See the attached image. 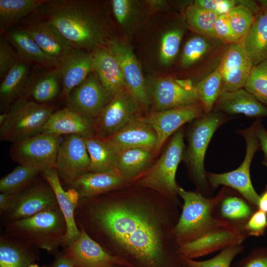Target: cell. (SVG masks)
Wrapping results in <instances>:
<instances>
[{"label": "cell", "instance_id": "cell-16", "mask_svg": "<svg viewBox=\"0 0 267 267\" xmlns=\"http://www.w3.org/2000/svg\"><path fill=\"white\" fill-rule=\"evenodd\" d=\"M79 237L61 251L64 256L77 267H114L122 265L117 258L108 254L84 230L79 229Z\"/></svg>", "mask_w": 267, "mask_h": 267}, {"label": "cell", "instance_id": "cell-53", "mask_svg": "<svg viewBox=\"0 0 267 267\" xmlns=\"http://www.w3.org/2000/svg\"><path fill=\"white\" fill-rule=\"evenodd\" d=\"M259 196L258 209L267 214V185L264 191Z\"/></svg>", "mask_w": 267, "mask_h": 267}, {"label": "cell", "instance_id": "cell-5", "mask_svg": "<svg viewBox=\"0 0 267 267\" xmlns=\"http://www.w3.org/2000/svg\"><path fill=\"white\" fill-rule=\"evenodd\" d=\"M53 105L41 104L23 96L8 109L0 126V140L16 143L42 133L51 114Z\"/></svg>", "mask_w": 267, "mask_h": 267}, {"label": "cell", "instance_id": "cell-26", "mask_svg": "<svg viewBox=\"0 0 267 267\" xmlns=\"http://www.w3.org/2000/svg\"><path fill=\"white\" fill-rule=\"evenodd\" d=\"M258 1L261 11L239 43L254 66L267 59V0Z\"/></svg>", "mask_w": 267, "mask_h": 267}, {"label": "cell", "instance_id": "cell-46", "mask_svg": "<svg viewBox=\"0 0 267 267\" xmlns=\"http://www.w3.org/2000/svg\"><path fill=\"white\" fill-rule=\"evenodd\" d=\"M215 32L216 38L222 42L229 44H239L240 39L233 31L227 17L226 14L219 15L215 24Z\"/></svg>", "mask_w": 267, "mask_h": 267}, {"label": "cell", "instance_id": "cell-51", "mask_svg": "<svg viewBox=\"0 0 267 267\" xmlns=\"http://www.w3.org/2000/svg\"><path fill=\"white\" fill-rule=\"evenodd\" d=\"M54 256L52 261L44 267H77L72 264L59 250L52 253Z\"/></svg>", "mask_w": 267, "mask_h": 267}, {"label": "cell", "instance_id": "cell-1", "mask_svg": "<svg viewBox=\"0 0 267 267\" xmlns=\"http://www.w3.org/2000/svg\"><path fill=\"white\" fill-rule=\"evenodd\" d=\"M181 204L134 182L79 199L75 219L127 267H184L175 235Z\"/></svg>", "mask_w": 267, "mask_h": 267}, {"label": "cell", "instance_id": "cell-47", "mask_svg": "<svg viewBox=\"0 0 267 267\" xmlns=\"http://www.w3.org/2000/svg\"><path fill=\"white\" fill-rule=\"evenodd\" d=\"M20 60L8 42L0 39V78L3 79L10 69Z\"/></svg>", "mask_w": 267, "mask_h": 267}, {"label": "cell", "instance_id": "cell-21", "mask_svg": "<svg viewBox=\"0 0 267 267\" xmlns=\"http://www.w3.org/2000/svg\"><path fill=\"white\" fill-rule=\"evenodd\" d=\"M58 61L57 68L62 84V96L67 99L72 90L83 83L93 69L92 55L74 48Z\"/></svg>", "mask_w": 267, "mask_h": 267}, {"label": "cell", "instance_id": "cell-29", "mask_svg": "<svg viewBox=\"0 0 267 267\" xmlns=\"http://www.w3.org/2000/svg\"><path fill=\"white\" fill-rule=\"evenodd\" d=\"M220 110L229 114H244L250 117L267 116V107L244 88L222 92L216 102Z\"/></svg>", "mask_w": 267, "mask_h": 267}, {"label": "cell", "instance_id": "cell-37", "mask_svg": "<svg viewBox=\"0 0 267 267\" xmlns=\"http://www.w3.org/2000/svg\"><path fill=\"white\" fill-rule=\"evenodd\" d=\"M61 77L57 68L44 74L31 86L28 94L33 101L41 104H46L53 99L59 90Z\"/></svg>", "mask_w": 267, "mask_h": 267}, {"label": "cell", "instance_id": "cell-30", "mask_svg": "<svg viewBox=\"0 0 267 267\" xmlns=\"http://www.w3.org/2000/svg\"><path fill=\"white\" fill-rule=\"evenodd\" d=\"M92 68L102 85L113 94L126 87L120 65L115 57L104 48H97L92 54Z\"/></svg>", "mask_w": 267, "mask_h": 267}, {"label": "cell", "instance_id": "cell-6", "mask_svg": "<svg viewBox=\"0 0 267 267\" xmlns=\"http://www.w3.org/2000/svg\"><path fill=\"white\" fill-rule=\"evenodd\" d=\"M184 146L183 132L179 129L171 138L161 156L134 181L135 183L180 203L178 198L179 186L176 182V174L183 156Z\"/></svg>", "mask_w": 267, "mask_h": 267}, {"label": "cell", "instance_id": "cell-13", "mask_svg": "<svg viewBox=\"0 0 267 267\" xmlns=\"http://www.w3.org/2000/svg\"><path fill=\"white\" fill-rule=\"evenodd\" d=\"M256 210L238 192L224 186L214 197L212 213L214 219L225 227L246 234L245 225Z\"/></svg>", "mask_w": 267, "mask_h": 267}, {"label": "cell", "instance_id": "cell-49", "mask_svg": "<svg viewBox=\"0 0 267 267\" xmlns=\"http://www.w3.org/2000/svg\"><path fill=\"white\" fill-rule=\"evenodd\" d=\"M237 3L234 0H197L194 5L215 12L219 15L226 14Z\"/></svg>", "mask_w": 267, "mask_h": 267}, {"label": "cell", "instance_id": "cell-50", "mask_svg": "<svg viewBox=\"0 0 267 267\" xmlns=\"http://www.w3.org/2000/svg\"><path fill=\"white\" fill-rule=\"evenodd\" d=\"M114 15L120 24L128 20L131 11V2L128 0H113L112 1Z\"/></svg>", "mask_w": 267, "mask_h": 267}, {"label": "cell", "instance_id": "cell-2", "mask_svg": "<svg viewBox=\"0 0 267 267\" xmlns=\"http://www.w3.org/2000/svg\"><path fill=\"white\" fill-rule=\"evenodd\" d=\"M50 22L77 49L93 47L103 42L98 22L82 1L47 0L41 8Z\"/></svg>", "mask_w": 267, "mask_h": 267}, {"label": "cell", "instance_id": "cell-23", "mask_svg": "<svg viewBox=\"0 0 267 267\" xmlns=\"http://www.w3.org/2000/svg\"><path fill=\"white\" fill-rule=\"evenodd\" d=\"M104 138L117 153L133 148H146L154 152L157 140L153 129L139 118Z\"/></svg>", "mask_w": 267, "mask_h": 267}, {"label": "cell", "instance_id": "cell-40", "mask_svg": "<svg viewBox=\"0 0 267 267\" xmlns=\"http://www.w3.org/2000/svg\"><path fill=\"white\" fill-rule=\"evenodd\" d=\"M244 89L267 107V59L253 67Z\"/></svg>", "mask_w": 267, "mask_h": 267}, {"label": "cell", "instance_id": "cell-11", "mask_svg": "<svg viewBox=\"0 0 267 267\" xmlns=\"http://www.w3.org/2000/svg\"><path fill=\"white\" fill-rule=\"evenodd\" d=\"M136 101L129 90L122 89L115 93L94 120L96 136H110L138 118Z\"/></svg>", "mask_w": 267, "mask_h": 267}, {"label": "cell", "instance_id": "cell-14", "mask_svg": "<svg viewBox=\"0 0 267 267\" xmlns=\"http://www.w3.org/2000/svg\"><path fill=\"white\" fill-rule=\"evenodd\" d=\"M113 95L102 85L98 77L90 74L71 92L66 99L67 107L94 120Z\"/></svg>", "mask_w": 267, "mask_h": 267}, {"label": "cell", "instance_id": "cell-33", "mask_svg": "<svg viewBox=\"0 0 267 267\" xmlns=\"http://www.w3.org/2000/svg\"><path fill=\"white\" fill-rule=\"evenodd\" d=\"M20 60L35 62L45 67L57 68L58 59L44 52L31 35L24 29H14L8 34Z\"/></svg>", "mask_w": 267, "mask_h": 267}, {"label": "cell", "instance_id": "cell-34", "mask_svg": "<svg viewBox=\"0 0 267 267\" xmlns=\"http://www.w3.org/2000/svg\"><path fill=\"white\" fill-rule=\"evenodd\" d=\"M90 158L89 172L99 173L114 170L117 153L104 138H84Z\"/></svg>", "mask_w": 267, "mask_h": 267}, {"label": "cell", "instance_id": "cell-45", "mask_svg": "<svg viewBox=\"0 0 267 267\" xmlns=\"http://www.w3.org/2000/svg\"><path fill=\"white\" fill-rule=\"evenodd\" d=\"M244 230L248 237L264 236L267 230V214L256 210L246 222Z\"/></svg>", "mask_w": 267, "mask_h": 267}, {"label": "cell", "instance_id": "cell-8", "mask_svg": "<svg viewBox=\"0 0 267 267\" xmlns=\"http://www.w3.org/2000/svg\"><path fill=\"white\" fill-rule=\"evenodd\" d=\"M225 121L221 115L209 113L193 123L188 134L186 160L198 192L204 196L209 186L204 168V158L211 139Z\"/></svg>", "mask_w": 267, "mask_h": 267}, {"label": "cell", "instance_id": "cell-31", "mask_svg": "<svg viewBox=\"0 0 267 267\" xmlns=\"http://www.w3.org/2000/svg\"><path fill=\"white\" fill-rule=\"evenodd\" d=\"M154 152L143 148H133L119 152L114 170L129 183L136 181L149 168Z\"/></svg>", "mask_w": 267, "mask_h": 267}, {"label": "cell", "instance_id": "cell-38", "mask_svg": "<svg viewBox=\"0 0 267 267\" xmlns=\"http://www.w3.org/2000/svg\"><path fill=\"white\" fill-rule=\"evenodd\" d=\"M185 16L187 23L192 30L204 38H216L215 24L218 14L195 5L187 7Z\"/></svg>", "mask_w": 267, "mask_h": 267}, {"label": "cell", "instance_id": "cell-43", "mask_svg": "<svg viewBox=\"0 0 267 267\" xmlns=\"http://www.w3.org/2000/svg\"><path fill=\"white\" fill-rule=\"evenodd\" d=\"M210 48V44L204 37L196 36L188 41L184 46L181 57V65L187 67L201 59Z\"/></svg>", "mask_w": 267, "mask_h": 267}, {"label": "cell", "instance_id": "cell-19", "mask_svg": "<svg viewBox=\"0 0 267 267\" xmlns=\"http://www.w3.org/2000/svg\"><path fill=\"white\" fill-rule=\"evenodd\" d=\"M219 65L222 76V92L244 88L254 67L239 44H229Z\"/></svg>", "mask_w": 267, "mask_h": 267}, {"label": "cell", "instance_id": "cell-56", "mask_svg": "<svg viewBox=\"0 0 267 267\" xmlns=\"http://www.w3.org/2000/svg\"><path fill=\"white\" fill-rule=\"evenodd\" d=\"M114 267H127L121 266V265H117Z\"/></svg>", "mask_w": 267, "mask_h": 267}, {"label": "cell", "instance_id": "cell-32", "mask_svg": "<svg viewBox=\"0 0 267 267\" xmlns=\"http://www.w3.org/2000/svg\"><path fill=\"white\" fill-rule=\"evenodd\" d=\"M29 68L25 62L19 60L2 79L0 86V104L2 111L24 96L28 81Z\"/></svg>", "mask_w": 267, "mask_h": 267}, {"label": "cell", "instance_id": "cell-28", "mask_svg": "<svg viewBox=\"0 0 267 267\" xmlns=\"http://www.w3.org/2000/svg\"><path fill=\"white\" fill-rule=\"evenodd\" d=\"M40 260V249L4 232L0 236V267H28Z\"/></svg>", "mask_w": 267, "mask_h": 267}, {"label": "cell", "instance_id": "cell-57", "mask_svg": "<svg viewBox=\"0 0 267 267\" xmlns=\"http://www.w3.org/2000/svg\"><path fill=\"white\" fill-rule=\"evenodd\" d=\"M184 267H189L184 264Z\"/></svg>", "mask_w": 267, "mask_h": 267}, {"label": "cell", "instance_id": "cell-9", "mask_svg": "<svg viewBox=\"0 0 267 267\" xmlns=\"http://www.w3.org/2000/svg\"><path fill=\"white\" fill-rule=\"evenodd\" d=\"M42 177V178H37L20 190L11 194L7 208L0 214L2 225L58 207L52 188Z\"/></svg>", "mask_w": 267, "mask_h": 267}, {"label": "cell", "instance_id": "cell-36", "mask_svg": "<svg viewBox=\"0 0 267 267\" xmlns=\"http://www.w3.org/2000/svg\"><path fill=\"white\" fill-rule=\"evenodd\" d=\"M222 76L218 67L196 86L198 98L206 114L211 112L222 91Z\"/></svg>", "mask_w": 267, "mask_h": 267}, {"label": "cell", "instance_id": "cell-15", "mask_svg": "<svg viewBox=\"0 0 267 267\" xmlns=\"http://www.w3.org/2000/svg\"><path fill=\"white\" fill-rule=\"evenodd\" d=\"M203 110L199 103L156 111L139 119L150 126L157 135L154 153H158L168 138L185 123L199 117Z\"/></svg>", "mask_w": 267, "mask_h": 267}, {"label": "cell", "instance_id": "cell-42", "mask_svg": "<svg viewBox=\"0 0 267 267\" xmlns=\"http://www.w3.org/2000/svg\"><path fill=\"white\" fill-rule=\"evenodd\" d=\"M243 250L244 246L240 244L228 247L210 259L204 261L182 259L184 264L189 267H230L234 258Z\"/></svg>", "mask_w": 267, "mask_h": 267}, {"label": "cell", "instance_id": "cell-3", "mask_svg": "<svg viewBox=\"0 0 267 267\" xmlns=\"http://www.w3.org/2000/svg\"><path fill=\"white\" fill-rule=\"evenodd\" d=\"M2 226L4 233L51 254L62 247L67 232L59 206Z\"/></svg>", "mask_w": 267, "mask_h": 267}, {"label": "cell", "instance_id": "cell-24", "mask_svg": "<svg viewBox=\"0 0 267 267\" xmlns=\"http://www.w3.org/2000/svg\"><path fill=\"white\" fill-rule=\"evenodd\" d=\"M43 133L58 136L77 134L84 138L96 136L94 120L68 107L54 111L44 126Z\"/></svg>", "mask_w": 267, "mask_h": 267}, {"label": "cell", "instance_id": "cell-10", "mask_svg": "<svg viewBox=\"0 0 267 267\" xmlns=\"http://www.w3.org/2000/svg\"><path fill=\"white\" fill-rule=\"evenodd\" d=\"M61 142L60 136L42 133L12 143L9 154L14 162L42 173L55 168Z\"/></svg>", "mask_w": 267, "mask_h": 267}, {"label": "cell", "instance_id": "cell-25", "mask_svg": "<svg viewBox=\"0 0 267 267\" xmlns=\"http://www.w3.org/2000/svg\"><path fill=\"white\" fill-rule=\"evenodd\" d=\"M129 183L115 170L99 173H87L68 187L74 190L79 199L91 197L118 189Z\"/></svg>", "mask_w": 267, "mask_h": 267}, {"label": "cell", "instance_id": "cell-18", "mask_svg": "<svg viewBox=\"0 0 267 267\" xmlns=\"http://www.w3.org/2000/svg\"><path fill=\"white\" fill-rule=\"evenodd\" d=\"M247 237L244 233L221 226L193 241L180 245L179 252L182 258L194 260L242 244Z\"/></svg>", "mask_w": 267, "mask_h": 267}, {"label": "cell", "instance_id": "cell-27", "mask_svg": "<svg viewBox=\"0 0 267 267\" xmlns=\"http://www.w3.org/2000/svg\"><path fill=\"white\" fill-rule=\"evenodd\" d=\"M41 48L48 55L59 59L74 47L48 21H36L24 29Z\"/></svg>", "mask_w": 267, "mask_h": 267}, {"label": "cell", "instance_id": "cell-54", "mask_svg": "<svg viewBox=\"0 0 267 267\" xmlns=\"http://www.w3.org/2000/svg\"><path fill=\"white\" fill-rule=\"evenodd\" d=\"M10 196L11 194L0 193V214H2L7 208Z\"/></svg>", "mask_w": 267, "mask_h": 267}, {"label": "cell", "instance_id": "cell-39", "mask_svg": "<svg viewBox=\"0 0 267 267\" xmlns=\"http://www.w3.org/2000/svg\"><path fill=\"white\" fill-rule=\"evenodd\" d=\"M41 172L26 166L19 165L0 180V192L15 193L34 181Z\"/></svg>", "mask_w": 267, "mask_h": 267}, {"label": "cell", "instance_id": "cell-17", "mask_svg": "<svg viewBox=\"0 0 267 267\" xmlns=\"http://www.w3.org/2000/svg\"><path fill=\"white\" fill-rule=\"evenodd\" d=\"M153 96L157 111L198 103L195 86L189 80L163 79L155 85Z\"/></svg>", "mask_w": 267, "mask_h": 267}, {"label": "cell", "instance_id": "cell-20", "mask_svg": "<svg viewBox=\"0 0 267 267\" xmlns=\"http://www.w3.org/2000/svg\"><path fill=\"white\" fill-rule=\"evenodd\" d=\"M109 51L115 57L122 72L126 87L137 101L149 104L140 66L132 49L117 42L111 41L108 44Z\"/></svg>", "mask_w": 267, "mask_h": 267}, {"label": "cell", "instance_id": "cell-55", "mask_svg": "<svg viewBox=\"0 0 267 267\" xmlns=\"http://www.w3.org/2000/svg\"><path fill=\"white\" fill-rule=\"evenodd\" d=\"M28 267H44V266H41L37 263H34L29 265Z\"/></svg>", "mask_w": 267, "mask_h": 267}, {"label": "cell", "instance_id": "cell-44", "mask_svg": "<svg viewBox=\"0 0 267 267\" xmlns=\"http://www.w3.org/2000/svg\"><path fill=\"white\" fill-rule=\"evenodd\" d=\"M183 32L180 29L168 31L163 36L160 50V58L164 64L170 63L178 54Z\"/></svg>", "mask_w": 267, "mask_h": 267}, {"label": "cell", "instance_id": "cell-48", "mask_svg": "<svg viewBox=\"0 0 267 267\" xmlns=\"http://www.w3.org/2000/svg\"><path fill=\"white\" fill-rule=\"evenodd\" d=\"M231 267H267V247L254 248Z\"/></svg>", "mask_w": 267, "mask_h": 267}, {"label": "cell", "instance_id": "cell-12", "mask_svg": "<svg viewBox=\"0 0 267 267\" xmlns=\"http://www.w3.org/2000/svg\"><path fill=\"white\" fill-rule=\"evenodd\" d=\"M90 158L83 137L68 135L59 147L55 169L61 182L67 186L89 172Z\"/></svg>", "mask_w": 267, "mask_h": 267}, {"label": "cell", "instance_id": "cell-7", "mask_svg": "<svg viewBox=\"0 0 267 267\" xmlns=\"http://www.w3.org/2000/svg\"><path fill=\"white\" fill-rule=\"evenodd\" d=\"M261 124V120L258 119L249 128L239 131V133L245 140L246 151L244 159L238 168L222 174L206 173L209 184L212 189H215L220 185H223L233 189L243 196L256 209H258L260 196L252 183L250 169L255 153L260 149L257 131Z\"/></svg>", "mask_w": 267, "mask_h": 267}, {"label": "cell", "instance_id": "cell-35", "mask_svg": "<svg viewBox=\"0 0 267 267\" xmlns=\"http://www.w3.org/2000/svg\"><path fill=\"white\" fill-rule=\"evenodd\" d=\"M47 0H0V25L6 28L41 9Z\"/></svg>", "mask_w": 267, "mask_h": 267}, {"label": "cell", "instance_id": "cell-52", "mask_svg": "<svg viewBox=\"0 0 267 267\" xmlns=\"http://www.w3.org/2000/svg\"><path fill=\"white\" fill-rule=\"evenodd\" d=\"M257 134L260 141V149L264 153L263 164L267 167V131L261 124L258 128Z\"/></svg>", "mask_w": 267, "mask_h": 267}, {"label": "cell", "instance_id": "cell-22", "mask_svg": "<svg viewBox=\"0 0 267 267\" xmlns=\"http://www.w3.org/2000/svg\"><path fill=\"white\" fill-rule=\"evenodd\" d=\"M41 175L52 188L67 225V232L62 245L66 247L75 241L80 236L81 231L75 219L76 207L79 199L77 193L72 189L65 191L55 168L41 173Z\"/></svg>", "mask_w": 267, "mask_h": 267}, {"label": "cell", "instance_id": "cell-4", "mask_svg": "<svg viewBox=\"0 0 267 267\" xmlns=\"http://www.w3.org/2000/svg\"><path fill=\"white\" fill-rule=\"evenodd\" d=\"M178 195L183 199V204L174 232L180 246L193 241L216 228L225 227L213 217L214 197L206 198L197 191H186L180 187Z\"/></svg>", "mask_w": 267, "mask_h": 267}, {"label": "cell", "instance_id": "cell-41", "mask_svg": "<svg viewBox=\"0 0 267 267\" xmlns=\"http://www.w3.org/2000/svg\"><path fill=\"white\" fill-rule=\"evenodd\" d=\"M238 3L240 4L231 9L226 16L233 31L241 41L249 31L256 16L248 7L239 2Z\"/></svg>", "mask_w": 267, "mask_h": 267}]
</instances>
